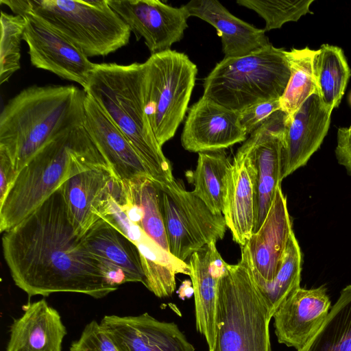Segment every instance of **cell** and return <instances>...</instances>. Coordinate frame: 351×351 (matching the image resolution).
<instances>
[{"label":"cell","instance_id":"cell-17","mask_svg":"<svg viewBox=\"0 0 351 351\" xmlns=\"http://www.w3.org/2000/svg\"><path fill=\"white\" fill-rule=\"evenodd\" d=\"M82 239L112 285L117 287L125 282L144 285L145 275L136 246L110 222L101 219Z\"/></svg>","mask_w":351,"mask_h":351},{"label":"cell","instance_id":"cell-24","mask_svg":"<svg viewBox=\"0 0 351 351\" xmlns=\"http://www.w3.org/2000/svg\"><path fill=\"white\" fill-rule=\"evenodd\" d=\"M119 230L138 250L145 287L159 298L171 297L176 288V274L191 275L189 264L162 248L128 217Z\"/></svg>","mask_w":351,"mask_h":351},{"label":"cell","instance_id":"cell-22","mask_svg":"<svg viewBox=\"0 0 351 351\" xmlns=\"http://www.w3.org/2000/svg\"><path fill=\"white\" fill-rule=\"evenodd\" d=\"M10 328L6 351H62L67 332L58 311L43 298L23 306Z\"/></svg>","mask_w":351,"mask_h":351},{"label":"cell","instance_id":"cell-8","mask_svg":"<svg viewBox=\"0 0 351 351\" xmlns=\"http://www.w3.org/2000/svg\"><path fill=\"white\" fill-rule=\"evenodd\" d=\"M143 63L145 112L162 147L184 119L197 68L186 54L171 49L152 54Z\"/></svg>","mask_w":351,"mask_h":351},{"label":"cell","instance_id":"cell-36","mask_svg":"<svg viewBox=\"0 0 351 351\" xmlns=\"http://www.w3.org/2000/svg\"><path fill=\"white\" fill-rule=\"evenodd\" d=\"M335 156L338 162L351 176V125L338 128Z\"/></svg>","mask_w":351,"mask_h":351},{"label":"cell","instance_id":"cell-20","mask_svg":"<svg viewBox=\"0 0 351 351\" xmlns=\"http://www.w3.org/2000/svg\"><path fill=\"white\" fill-rule=\"evenodd\" d=\"M85 114L86 130L117 178L124 181L141 176L152 177L145 163L123 134L87 93Z\"/></svg>","mask_w":351,"mask_h":351},{"label":"cell","instance_id":"cell-14","mask_svg":"<svg viewBox=\"0 0 351 351\" xmlns=\"http://www.w3.org/2000/svg\"><path fill=\"white\" fill-rule=\"evenodd\" d=\"M99 324L120 351H195L176 323L159 321L147 313L105 315Z\"/></svg>","mask_w":351,"mask_h":351},{"label":"cell","instance_id":"cell-1","mask_svg":"<svg viewBox=\"0 0 351 351\" xmlns=\"http://www.w3.org/2000/svg\"><path fill=\"white\" fill-rule=\"evenodd\" d=\"M2 251L14 284L29 298L71 292L99 299L118 289L74 233L60 189L4 232Z\"/></svg>","mask_w":351,"mask_h":351},{"label":"cell","instance_id":"cell-10","mask_svg":"<svg viewBox=\"0 0 351 351\" xmlns=\"http://www.w3.org/2000/svg\"><path fill=\"white\" fill-rule=\"evenodd\" d=\"M23 40L31 64L87 88L95 64L77 46L43 22L26 14Z\"/></svg>","mask_w":351,"mask_h":351},{"label":"cell","instance_id":"cell-26","mask_svg":"<svg viewBox=\"0 0 351 351\" xmlns=\"http://www.w3.org/2000/svg\"><path fill=\"white\" fill-rule=\"evenodd\" d=\"M231 166L224 150L200 152L195 169L186 173L193 193L215 214H223Z\"/></svg>","mask_w":351,"mask_h":351},{"label":"cell","instance_id":"cell-32","mask_svg":"<svg viewBox=\"0 0 351 351\" xmlns=\"http://www.w3.org/2000/svg\"><path fill=\"white\" fill-rule=\"evenodd\" d=\"M0 84L9 80L21 67V43L26 20L24 16L1 12Z\"/></svg>","mask_w":351,"mask_h":351},{"label":"cell","instance_id":"cell-18","mask_svg":"<svg viewBox=\"0 0 351 351\" xmlns=\"http://www.w3.org/2000/svg\"><path fill=\"white\" fill-rule=\"evenodd\" d=\"M116 178L111 169L95 168L74 176L59 188L78 237L84 236L103 218Z\"/></svg>","mask_w":351,"mask_h":351},{"label":"cell","instance_id":"cell-16","mask_svg":"<svg viewBox=\"0 0 351 351\" xmlns=\"http://www.w3.org/2000/svg\"><path fill=\"white\" fill-rule=\"evenodd\" d=\"M331 112L315 93L289 115L282 154V180L305 165L319 149L329 129Z\"/></svg>","mask_w":351,"mask_h":351},{"label":"cell","instance_id":"cell-38","mask_svg":"<svg viewBox=\"0 0 351 351\" xmlns=\"http://www.w3.org/2000/svg\"><path fill=\"white\" fill-rule=\"evenodd\" d=\"M178 294L179 298L183 300L191 298L193 295L192 283H190L189 281L183 282L178 291Z\"/></svg>","mask_w":351,"mask_h":351},{"label":"cell","instance_id":"cell-6","mask_svg":"<svg viewBox=\"0 0 351 351\" xmlns=\"http://www.w3.org/2000/svg\"><path fill=\"white\" fill-rule=\"evenodd\" d=\"M14 14L34 15L88 57L105 56L125 46L131 31L107 0H0Z\"/></svg>","mask_w":351,"mask_h":351},{"label":"cell","instance_id":"cell-27","mask_svg":"<svg viewBox=\"0 0 351 351\" xmlns=\"http://www.w3.org/2000/svg\"><path fill=\"white\" fill-rule=\"evenodd\" d=\"M283 140L274 138L252 147L256 167V204L254 232L263 223L282 182ZM253 232V233H254Z\"/></svg>","mask_w":351,"mask_h":351},{"label":"cell","instance_id":"cell-34","mask_svg":"<svg viewBox=\"0 0 351 351\" xmlns=\"http://www.w3.org/2000/svg\"><path fill=\"white\" fill-rule=\"evenodd\" d=\"M70 351H120L114 341L97 321L86 325L77 340L73 341Z\"/></svg>","mask_w":351,"mask_h":351},{"label":"cell","instance_id":"cell-21","mask_svg":"<svg viewBox=\"0 0 351 351\" xmlns=\"http://www.w3.org/2000/svg\"><path fill=\"white\" fill-rule=\"evenodd\" d=\"M216 243L213 241L193 254L188 263L195 299L196 329L204 337L208 351L215 347L218 285L227 265Z\"/></svg>","mask_w":351,"mask_h":351},{"label":"cell","instance_id":"cell-29","mask_svg":"<svg viewBox=\"0 0 351 351\" xmlns=\"http://www.w3.org/2000/svg\"><path fill=\"white\" fill-rule=\"evenodd\" d=\"M298 351H351V285L341 290L316 335Z\"/></svg>","mask_w":351,"mask_h":351},{"label":"cell","instance_id":"cell-12","mask_svg":"<svg viewBox=\"0 0 351 351\" xmlns=\"http://www.w3.org/2000/svg\"><path fill=\"white\" fill-rule=\"evenodd\" d=\"M247 136L239 112L202 96L189 109L181 144L191 152H214L244 142Z\"/></svg>","mask_w":351,"mask_h":351},{"label":"cell","instance_id":"cell-2","mask_svg":"<svg viewBox=\"0 0 351 351\" xmlns=\"http://www.w3.org/2000/svg\"><path fill=\"white\" fill-rule=\"evenodd\" d=\"M86 97L74 85H34L7 103L0 115V147L17 173L51 139L84 125Z\"/></svg>","mask_w":351,"mask_h":351},{"label":"cell","instance_id":"cell-15","mask_svg":"<svg viewBox=\"0 0 351 351\" xmlns=\"http://www.w3.org/2000/svg\"><path fill=\"white\" fill-rule=\"evenodd\" d=\"M330 304L324 286L310 289L300 287L272 317L278 343L297 350L303 348L322 327Z\"/></svg>","mask_w":351,"mask_h":351},{"label":"cell","instance_id":"cell-11","mask_svg":"<svg viewBox=\"0 0 351 351\" xmlns=\"http://www.w3.org/2000/svg\"><path fill=\"white\" fill-rule=\"evenodd\" d=\"M137 38H143L151 55L171 49L188 27L189 15L184 7L158 0H107Z\"/></svg>","mask_w":351,"mask_h":351},{"label":"cell","instance_id":"cell-31","mask_svg":"<svg viewBox=\"0 0 351 351\" xmlns=\"http://www.w3.org/2000/svg\"><path fill=\"white\" fill-rule=\"evenodd\" d=\"M301 271L302 253L293 231L287 242L282 263L275 278L260 287L268 302L272 317L280 306L300 287Z\"/></svg>","mask_w":351,"mask_h":351},{"label":"cell","instance_id":"cell-25","mask_svg":"<svg viewBox=\"0 0 351 351\" xmlns=\"http://www.w3.org/2000/svg\"><path fill=\"white\" fill-rule=\"evenodd\" d=\"M113 193L129 219L169 252L156 182L150 176L120 180Z\"/></svg>","mask_w":351,"mask_h":351},{"label":"cell","instance_id":"cell-35","mask_svg":"<svg viewBox=\"0 0 351 351\" xmlns=\"http://www.w3.org/2000/svg\"><path fill=\"white\" fill-rule=\"evenodd\" d=\"M280 109V99H270L252 104L239 112L240 124L246 134H250L272 113Z\"/></svg>","mask_w":351,"mask_h":351},{"label":"cell","instance_id":"cell-5","mask_svg":"<svg viewBox=\"0 0 351 351\" xmlns=\"http://www.w3.org/2000/svg\"><path fill=\"white\" fill-rule=\"evenodd\" d=\"M268 302L258 287L245 253L227 263L219 281L217 333L211 351H271Z\"/></svg>","mask_w":351,"mask_h":351},{"label":"cell","instance_id":"cell-33","mask_svg":"<svg viewBox=\"0 0 351 351\" xmlns=\"http://www.w3.org/2000/svg\"><path fill=\"white\" fill-rule=\"evenodd\" d=\"M314 0H237L239 5L256 12L265 21V31L280 28L285 23L298 21L302 16L312 13Z\"/></svg>","mask_w":351,"mask_h":351},{"label":"cell","instance_id":"cell-19","mask_svg":"<svg viewBox=\"0 0 351 351\" xmlns=\"http://www.w3.org/2000/svg\"><path fill=\"white\" fill-rule=\"evenodd\" d=\"M255 184L256 167L252 147L242 144L232 162L223 214L233 241L241 247L254 232Z\"/></svg>","mask_w":351,"mask_h":351},{"label":"cell","instance_id":"cell-30","mask_svg":"<svg viewBox=\"0 0 351 351\" xmlns=\"http://www.w3.org/2000/svg\"><path fill=\"white\" fill-rule=\"evenodd\" d=\"M316 50L308 47L286 51L291 75L280 99V109L292 115L312 94L317 93L313 73V58Z\"/></svg>","mask_w":351,"mask_h":351},{"label":"cell","instance_id":"cell-9","mask_svg":"<svg viewBox=\"0 0 351 351\" xmlns=\"http://www.w3.org/2000/svg\"><path fill=\"white\" fill-rule=\"evenodd\" d=\"M169 252L185 261L213 241L222 240L227 230L223 214H215L193 191L175 178L157 182Z\"/></svg>","mask_w":351,"mask_h":351},{"label":"cell","instance_id":"cell-3","mask_svg":"<svg viewBox=\"0 0 351 351\" xmlns=\"http://www.w3.org/2000/svg\"><path fill=\"white\" fill-rule=\"evenodd\" d=\"M111 169L84 125L66 130L42 147L18 172L0 204V231L19 223L74 176Z\"/></svg>","mask_w":351,"mask_h":351},{"label":"cell","instance_id":"cell-13","mask_svg":"<svg viewBox=\"0 0 351 351\" xmlns=\"http://www.w3.org/2000/svg\"><path fill=\"white\" fill-rule=\"evenodd\" d=\"M292 232L287 199L280 186L263 223L241 247L247 257L259 287L270 283L275 278L282 263Z\"/></svg>","mask_w":351,"mask_h":351},{"label":"cell","instance_id":"cell-4","mask_svg":"<svg viewBox=\"0 0 351 351\" xmlns=\"http://www.w3.org/2000/svg\"><path fill=\"white\" fill-rule=\"evenodd\" d=\"M144 63L95 64L86 90L105 111L139 155L153 179H174L169 160L154 134L146 112Z\"/></svg>","mask_w":351,"mask_h":351},{"label":"cell","instance_id":"cell-28","mask_svg":"<svg viewBox=\"0 0 351 351\" xmlns=\"http://www.w3.org/2000/svg\"><path fill=\"white\" fill-rule=\"evenodd\" d=\"M313 73L321 100L332 110L340 104L351 71L341 48L323 44L313 58Z\"/></svg>","mask_w":351,"mask_h":351},{"label":"cell","instance_id":"cell-7","mask_svg":"<svg viewBox=\"0 0 351 351\" xmlns=\"http://www.w3.org/2000/svg\"><path fill=\"white\" fill-rule=\"evenodd\" d=\"M290 75L286 51L269 44L219 62L204 79L202 96L239 112L260 101L280 99Z\"/></svg>","mask_w":351,"mask_h":351},{"label":"cell","instance_id":"cell-37","mask_svg":"<svg viewBox=\"0 0 351 351\" xmlns=\"http://www.w3.org/2000/svg\"><path fill=\"white\" fill-rule=\"evenodd\" d=\"M17 174L9 155L0 147V204L3 201Z\"/></svg>","mask_w":351,"mask_h":351},{"label":"cell","instance_id":"cell-23","mask_svg":"<svg viewBox=\"0 0 351 351\" xmlns=\"http://www.w3.org/2000/svg\"><path fill=\"white\" fill-rule=\"evenodd\" d=\"M183 5L189 16L199 18L215 28L224 58L245 56L271 44L265 29L232 14L217 0H192Z\"/></svg>","mask_w":351,"mask_h":351}]
</instances>
